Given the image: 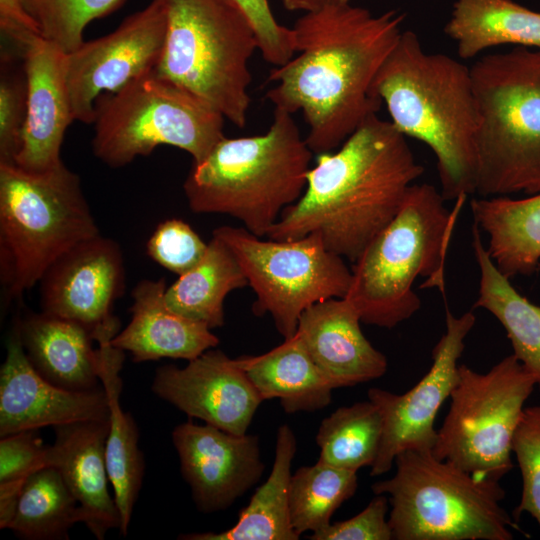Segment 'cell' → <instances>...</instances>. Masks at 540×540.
Returning a JSON list of instances; mask_svg holds the SVG:
<instances>
[{
  "mask_svg": "<svg viewBox=\"0 0 540 540\" xmlns=\"http://www.w3.org/2000/svg\"><path fill=\"white\" fill-rule=\"evenodd\" d=\"M297 450V440L287 424L276 434L275 456L267 480L259 486L234 526L222 532L181 535L185 540H297L289 508L291 466Z\"/></svg>",
  "mask_w": 540,
  "mask_h": 540,
  "instance_id": "83f0119b",
  "label": "cell"
},
{
  "mask_svg": "<svg viewBox=\"0 0 540 540\" xmlns=\"http://www.w3.org/2000/svg\"><path fill=\"white\" fill-rule=\"evenodd\" d=\"M65 56L39 36L25 49L27 111L15 165L43 172L60 164L61 146L74 121L65 79Z\"/></svg>",
  "mask_w": 540,
  "mask_h": 540,
  "instance_id": "d6986e66",
  "label": "cell"
},
{
  "mask_svg": "<svg viewBox=\"0 0 540 540\" xmlns=\"http://www.w3.org/2000/svg\"><path fill=\"white\" fill-rule=\"evenodd\" d=\"M444 31L461 59L502 45L540 49V13L513 0H456Z\"/></svg>",
  "mask_w": 540,
  "mask_h": 540,
  "instance_id": "4316f807",
  "label": "cell"
},
{
  "mask_svg": "<svg viewBox=\"0 0 540 540\" xmlns=\"http://www.w3.org/2000/svg\"><path fill=\"white\" fill-rule=\"evenodd\" d=\"M207 248L188 223L175 218L159 223L146 244L148 256L178 276L194 268Z\"/></svg>",
  "mask_w": 540,
  "mask_h": 540,
  "instance_id": "8d00e7d4",
  "label": "cell"
},
{
  "mask_svg": "<svg viewBox=\"0 0 540 540\" xmlns=\"http://www.w3.org/2000/svg\"><path fill=\"white\" fill-rule=\"evenodd\" d=\"M0 29L11 42L13 52L21 56L27 46L41 36L37 24L25 8L24 0H0Z\"/></svg>",
  "mask_w": 540,
  "mask_h": 540,
  "instance_id": "60d3db41",
  "label": "cell"
},
{
  "mask_svg": "<svg viewBox=\"0 0 540 540\" xmlns=\"http://www.w3.org/2000/svg\"><path fill=\"white\" fill-rule=\"evenodd\" d=\"M237 359L262 400L278 399L288 414L321 410L331 402L334 388L296 333L266 353Z\"/></svg>",
  "mask_w": 540,
  "mask_h": 540,
  "instance_id": "d4e9b609",
  "label": "cell"
},
{
  "mask_svg": "<svg viewBox=\"0 0 540 540\" xmlns=\"http://www.w3.org/2000/svg\"><path fill=\"white\" fill-rule=\"evenodd\" d=\"M78 502L53 466L31 474L22 486L7 529L28 540L68 539L70 528L81 522Z\"/></svg>",
  "mask_w": 540,
  "mask_h": 540,
  "instance_id": "4dcf8cb0",
  "label": "cell"
},
{
  "mask_svg": "<svg viewBox=\"0 0 540 540\" xmlns=\"http://www.w3.org/2000/svg\"><path fill=\"white\" fill-rule=\"evenodd\" d=\"M99 379L109 404L105 457L114 499L121 516V533L127 534L133 508L142 485L143 455L139 449V432L133 417L122 410L119 397L122 388L120 371L124 351L111 341L98 343Z\"/></svg>",
  "mask_w": 540,
  "mask_h": 540,
  "instance_id": "cb8c5ba5",
  "label": "cell"
},
{
  "mask_svg": "<svg viewBox=\"0 0 540 540\" xmlns=\"http://www.w3.org/2000/svg\"><path fill=\"white\" fill-rule=\"evenodd\" d=\"M280 2L283 7L289 11L309 13L330 6L349 4L351 3V0H280Z\"/></svg>",
  "mask_w": 540,
  "mask_h": 540,
  "instance_id": "b9f144b4",
  "label": "cell"
},
{
  "mask_svg": "<svg viewBox=\"0 0 540 540\" xmlns=\"http://www.w3.org/2000/svg\"><path fill=\"white\" fill-rule=\"evenodd\" d=\"M166 289L164 278L141 280L132 291L131 320L111 340L135 362L161 358L190 361L219 344L211 329L167 305Z\"/></svg>",
  "mask_w": 540,
  "mask_h": 540,
  "instance_id": "7402d4cb",
  "label": "cell"
},
{
  "mask_svg": "<svg viewBox=\"0 0 540 540\" xmlns=\"http://www.w3.org/2000/svg\"><path fill=\"white\" fill-rule=\"evenodd\" d=\"M535 386L534 377L513 354L485 373L459 365L434 456L476 478L500 481L513 468V436Z\"/></svg>",
  "mask_w": 540,
  "mask_h": 540,
  "instance_id": "8fae6325",
  "label": "cell"
},
{
  "mask_svg": "<svg viewBox=\"0 0 540 540\" xmlns=\"http://www.w3.org/2000/svg\"><path fill=\"white\" fill-rule=\"evenodd\" d=\"M360 323L345 297L319 301L299 318L296 334L334 389L378 379L387 371L386 356L365 337Z\"/></svg>",
  "mask_w": 540,
  "mask_h": 540,
  "instance_id": "ffe728a7",
  "label": "cell"
},
{
  "mask_svg": "<svg viewBox=\"0 0 540 540\" xmlns=\"http://www.w3.org/2000/svg\"><path fill=\"white\" fill-rule=\"evenodd\" d=\"M512 453L522 476L515 514H530L540 527V405L525 407L513 436Z\"/></svg>",
  "mask_w": 540,
  "mask_h": 540,
  "instance_id": "d590c367",
  "label": "cell"
},
{
  "mask_svg": "<svg viewBox=\"0 0 540 540\" xmlns=\"http://www.w3.org/2000/svg\"><path fill=\"white\" fill-rule=\"evenodd\" d=\"M251 24L263 59L275 67L287 63L296 53L292 28L275 18L269 0H228Z\"/></svg>",
  "mask_w": 540,
  "mask_h": 540,
  "instance_id": "74e56055",
  "label": "cell"
},
{
  "mask_svg": "<svg viewBox=\"0 0 540 540\" xmlns=\"http://www.w3.org/2000/svg\"><path fill=\"white\" fill-rule=\"evenodd\" d=\"M125 0H24L41 36L65 54L83 42L86 26L120 8Z\"/></svg>",
  "mask_w": 540,
  "mask_h": 540,
  "instance_id": "836d02e7",
  "label": "cell"
},
{
  "mask_svg": "<svg viewBox=\"0 0 540 540\" xmlns=\"http://www.w3.org/2000/svg\"><path fill=\"white\" fill-rule=\"evenodd\" d=\"M292 114L274 109L260 135L222 138L183 184L195 213L223 214L267 237L285 208L303 194L312 155Z\"/></svg>",
  "mask_w": 540,
  "mask_h": 540,
  "instance_id": "277c9868",
  "label": "cell"
},
{
  "mask_svg": "<svg viewBox=\"0 0 540 540\" xmlns=\"http://www.w3.org/2000/svg\"><path fill=\"white\" fill-rule=\"evenodd\" d=\"M475 321L472 311L456 316L446 305L445 332L432 350L430 369L420 381L403 394L375 387L368 390V400L378 408L383 422L371 476L387 473L397 455L405 450L433 449L437 439L435 418L458 382V361Z\"/></svg>",
  "mask_w": 540,
  "mask_h": 540,
  "instance_id": "5bb4252c",
  "label": "cell"
},
{
  "mask_svg": "<svg viewBox=\"0 0 540 540\" xmlns=\"http://www.w3.org/2000/svg\"><path fill=\"white\" fill-rule=\"evenodd\" d=\"M394 475L375 482L388 497L395 540H511L518 525L502 507L499 481L479 479L432 450L397 455Z\"/></svg>",
  "mask_w": 540,
  "mask_h": 540,
  "instance_id": "ba28073f",
  "label": "cell"
},
{
  "mask_svg": "<svg viewBox=\"0 0 540 540\" xmlns=\"http://www.w3.org/2000/svg\"><path fill=\"white\" fill-rule=\"evenodd\" d=\"M6 349L0 369L1 437L108 418V397L103 387L75 391L51 383L33 367L14 328Z\"/></svg>",
  "mask_w": 540,
  "mask_h": 540,
  "instance_id": "ac0fdd59",
  "label": "cell"
},
{
  "mask_svg": "<svg viewBox=\"0 0 540 540\" xmlns=\"http://www.w3.org/2000/svg\"><path fill=\"white\" fill-rule=\"evenodd\" d=\"M470 73L477 110L474 193H539L540 49L485 55Z\"/></svg>",
  "mask_w": 540,
  "mask_h": 540,
  "instance_id": "8992f818",
  "label": "cell"
},
{
  "mask_svg": "<svg viewBox=\"0 0 540 540\" xmlns=\"http://www.w3.org/2000/svg\"><path fill=\"white\" fill-rule=\"evenodd\" d=\"M167 32L164 0H152L111 33L83 42L65 56V79L74 121L93 124L95 103L155 69Z\"/></svg>",
  "mask_w": 540,
  "mask_h": 540,
  "instance_id": "4fadbf2b",
  "label": "cell"
},
{
  "mask_svg": "<svg viewBox=\"0 0 540 540\" xmlns=\"http://www.w3.org/2000/svg\"><path fill=\"white\" fill-rule=\"evenodd\" d=\"M372 94L401 134L432 150L444 200L474 194L477 110L470 67L427 52L406 30L377 72Z\"/></svg>",
  "mask_w": 540,
  "mask_h": 540,
  "instance_id": "3957f363",
  "label": "cell"
},
{
  "mask_svg": "<svg viewBox=\"0 0 540 540\" xmlns=\"http://www.w3.org/2000/svg\"><path fill=\"white\" fill-rule=\"evenodd\" d=\"M167 32L153 70L196 95L238 128L247 123L252 75L258 50L244 14L228 0H164Z\"/></svg>",
  "mask_w": 540,
  "mask_h": 540,
  "instance_id": "9c48e42d",
  "label": "cell"
},
{
  "mask_svg": "<svg viewBox=\"0 0 540 540\" xmlns=\"http://www.w3.org/2000/svg\"><path fill=\"white\" fill-rule=\"evenodd\" d=\"M172 442L182 476L204 513L230 507L260 480L265 469L255 435L187 421L174 428Z\"/></svg>",
  "mask_w": 540,
  "mask_h": 540,
  "instance_id": "e0dca14e",
  "label": "cell"
},
{
  "mask_svg": "<svg viewBox=\"0 0 540 540\" xmlns=\"http://www.w3.org/2000/svg\"><path fill=\"white\" fill-rule=\"evenodd\" d=\"M466 197L450 211L433 185L409 187L396 215L353 263L345 298L362 323L392 329L411 318L421 307L417 278H425L420 288L445 293L447 252Z\"/></svg>",
  "mask_w": 540,
  "mask_h": 540,
  "instance_id": "5b68a950",
  "label": "cell"
},
{
  "mask_svg": "<svg viewBox=\"0 0 540 540\" xmlns=\"http://www.w3.org/2000/svg\"><path fill=\"white\" fill-rule=\"evenodd\" d=\"M33 367L65 389L98 388V349L81 325L46 313L29 314L13 327Z\"/></svg>",
  "mask_w": 540,
  "mask_h": 540,
  "instance_id": "603a6c76",
  "label": "cell"
},
{
  "mask_svg": "<svg viewBox=\"0 0 540 540\" xmlns=\"http://www.w3.org/2000/svg\"><path fill=\"white\" fill-rule=\"evenodd\" d=\"M472 247L480 273L478 297L473 307L489 311L500 322L513 355L534 377L540 390V306L522 296L510 278L496 267L475 223Z\"/></svg>",
  "mask_w": 540,
  "mask_h": 540,
  "instance_id": "f1b7e54d",
  "label": "cell"
},
{
  "mask_svg": "<svg viewBox=\"0 0 540 540\" xmlns=\"http://www.w3.org/2000/svg\"><path fill=\"white\" fill-rule=\"evenodd\" d=\"M358 488L356 471L320 461L292 473L289 486L291 524L297 535L316 532L331 523L335 511Z\"/></svg>",
  "mask_w": 540,
  "mask_h": 540,
  "instance_id": "d6a6232c",
  "label": "cell"
},
{
  "mask_svg": "<svg viewBox=\"0 0 540 540\" xmlns=\"http://www.w3.org/2000/svg\"><path fill=\"white\" fill-rule=\"evenodd\" d=\"M224 116L208 103L151 71L95 103L94 155L112 168L148 156L159 145L204 160L225 137Z\"/></svg>",
  "mask_w": 540,
  "mask_h": 540,
  "instance_id": "30bf717a",
  "label": "cell"
},
{
  "mask_svg": "<svg viewBox=\"0 0 540 540\" xmlns=\"http://www.w3.org/2000/svg\"><path fill=\"white\" fill-rule=\"evenodd\" d=\"M22 56L5 50L0 72V163L14 164L27 111V76Z\"/></svg>",
  "mask_w": 540,
  "mask_h": 540,
  "instance_id": "e575fe53",
  "label": "cell"
},
{
  "mask_svg": "<svg viewBox=\"0 0 540 540\" xmlns=\"http://www.w3.org/2000/svg\"><path fill=\"white\" fill-rule=\"evenodd\" d=\"M382 430L381 414L370 400L339 407L318 428V461L356 472L371 467L379 452Z\"/></svg>",
  "mask_w": 540,
  "mask_h": 540,
  "instance_id": "1f68e13d",
  "label": "cell"
},
{
  "mask_svg": "<svg viewBox=\"0 0 540 540\" xmlns=\"http://www.w3.org/2000/svg\"><path fill=\"white\" fill-rule=\"evenodd\" d=\"M423 173L406 137L371 115L336 150L317 154L303 194L267 238L289 241L317 232L328 250L354 263Z\"/></svg>",
  "mask_w": 540,
  "mask_h": 540,
  "instance_id": "7a4b0ae2",
  "label": "cell"
},
{
  "mask_svg": "<svg viewBox=\"0 0 540 540\" xmlns=\"http://www.w3.org/2000/svg\"><path fill=\"white\" fill-rule=\"evenodd\" d=\"M49 447L37 430H25L1 437L0 485L22 487L37 470L49 466Z\"/></svg>",
  "mask_w": 540,
  "mask_h": 540,
  "instance_id": "f35d334b",
  "label": "cell"
},
{
  "mask_svg": "<svg viewBox=\"0 0 540 540\" xmlns=\"http://www.w3.org/2000/svg\"><path fill=\"white\" fill-rule=\"evenodd\" d=\"M404 14L375 15L351 3L303 13L292 27L294 55L273 68L266 98L290 114L302 112L314 154L336 150L382 102L372 85L397 43ZM295 53V54H296Z\"/></svg>",
  "mask_w": 540,
  "mask_h": 540,
  "instance_id": "6da1fadb",
  "label": "cell"
},
{
  "mask_svg": "<svg viewBox=\"0 0 540 540\" xmlns=\"http://www.w3.org/2000/svg\"><path fill=\"white\" fill-rule=\"evenodd\" d=\"M249 286L231 249L213 236L200 262L167 286L165 301L177 313L209 329L224 325V300L233 290Z\"/></svg>",
  "mask_w": 540,
  "mask_h": 540,
  "instance_id": "f546056e",
  "label": "cell"
},
{
  "mask_svg": "<svg viewBox=\"0 0 540 540\" xmlns=\"http://www.w3.org/2000/svg\"><path fill=\"white\" fill-rule=\"evenodd\" d=\"M212 235L231 249L255 292L253 313L270 314L284 339L296 333L308 307L343 298L349 290L352 271L343 257L326 248L317 232L277 241L264 240L244 227L220 226Z\"/></svg>",
  "mask_w": 540,
  "mask_h": 540,
  "instance_id": "7c38bea8",
  "label": "cell"
},
{
  "mask_svg": "<svg viewBox=\"0 0 540 540\" xmlns=\"http://www.w3.org/2000/svg\"><path fill=\"white\" fill-rule=\"evenodd\" d=\"M389 500L385 494L375 497L357 515L330 523L311 533V540H390L392 531L387 518Z\"/></svg>",
  "mask_w": 540,
  "mask_h": 540,
  "instance_id": "ab89813d",
  "label": "cell"
},
{
  "mask_svg": "<svg viewBox=\"0 0 540 540\" xmlns=\"http://www.w3.org/2000/svg\"><path fill=\"white\" fill-rule=\"evenodd\" d=\"M43 313L84 327L97 343L112 340L120 322L112 313L125 292L126 273L120 246L101 234L60 256L40 281Z\"/></svg>",
  "mask_w": 540,
  "mask_h": 540,
  "instance_id": "9a60e30c",
  "label": "cell"
},
{
  "mask_svg": "<svg viewBox=\"0 0 540 540\" xmlns=\"http://www.w3.org/2000/svg\"><path fill=\"white\" fill-rule=\"evenodd\" d=\"M152 389L188 416L237 435L247 433L263 402L238 359L214 348L183 368L160 367Z\"/></svg>",
  "mask_w": 540,
  "mask_h": 540,
  "instance_id": "2e32d148",
  "label": "cell"
},
{
  "mask_svg": "<svg viewBox=\"0 0 540 540\" xmlns=\"http://www.w3.org/2000/svg\"><path fill=\"white\" fill-rule=\"evenodd\" d=\"M474 223L489 238L488 253L508 278L529 275L540 266V192L527 198L471 200Z\"/></svg>",
  "mask_w": 540,
  "mask_h": 540,
  "instance_id": "484cf974",
  "label": "cell"
},
{
  "mask_svg": "<svg viewBox=\"0 0 540 540\" xmlns=\"http://www.w3.org/2000/svg\"><path fill=\"white\" fill-rule=\"evenodd\" d=\"M98 235L80 178L64 163L43 172L0 163V270L8 299L20 297L60 256Z\"/></svg>",
  "mask_w": 540,
  "mask_h": 540,
  "instance_id": "52a82bcc",
  "label": "cell"
},
{
  "mask_svg": "<svg viewBox=\"0 0 540 540\" xmlns=\"http://www.w3.org/2000/svg\"><path fill=\"white\" fill-rule=\"evenodd\" d=\"M56 439L49 447V466L61 474L81 511V522L98 539L111 529H121V516L109 492L105 457L108 418L54 427Z\"/></svg>",
  "mask_w": 540,
  "mask_h": 540,
  "instance_id": "44dd1931",
  "label": "cell"
}]
</instances>
